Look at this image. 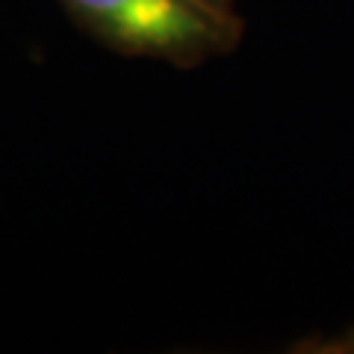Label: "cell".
Listing matches in <instances>:
<instances>
[{
    "label": "cell",
    "instance_id": "3",
    "mask_svg": "<svg viewBox=\"0 0 354 354\" xmlns=\"http://www.w3.org/2000/svg\"><path fill=\"white\" fill-rule=\"evenodd\" d=\"M216 3H221V6H234V0H216Z\"/></svg>",
    "mask_w": 354,
    "mask_h": 354
},
{
    "label": "cell",
    "instance_id": "2",
    "mask_svg": "<svg viewBox=\"0 0 354 354\" xmlns=\"http://www.w3.org/2000/svg\"><path fill=\"white\" fill-rule=\"evenodd\" d=\"M295 351H334V354H354V328L348 334H342L337 339H325V342H304V346H295Z\"/></svg>",
    "mask_w": 354,
    "mask_h": 354
},
{
    "label": "cell",
    "instance_id": "1",
    "mask_svg": "<svg viewBox=\"0 0 354 354\" xmlns=\"http://www.w3.org/2000/svg\"><path fill=\"white\" fill-rule=\"evenodd\" d=\"M71 21L124 57L192 68L236 50L245 24L216 0H59Z\"/></svg>",
    "mask_w": 354,
    "mask_h": 354
}]
</instances>
